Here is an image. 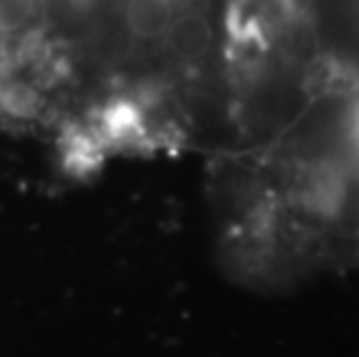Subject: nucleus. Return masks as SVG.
Listing matches in <instances>:
<instances>
[{
	"label": "nucleus",
	"mask_w": 359,
	"mask_h": 357,
	"mask_svg": "<svg viewBox=\"0 0 359 357\" xmlns=\"http://www.w3.org/2000/svg\"><path fill=\"white\" fill-rule=\"evenodd\" d=\"M297 105L359 86V0H239Z\"/></svg>",
	"instance_id": "obj_1"
},
{
	"label": "nucleus",
	"mask_w": 359,
	"mask_h": 357,
	"mask_svg": "<svg viewBox=\"0 0 359 357\" xmlns=\"http://www.w3.org/2000/svg\"><path fill=\"white\" fill-rule=\"evenodd\" d=\"M40 0H0V37L17 35L35 24Z\"/></svg>",
	"instance_id": "obj_2"
}]
</instances>
